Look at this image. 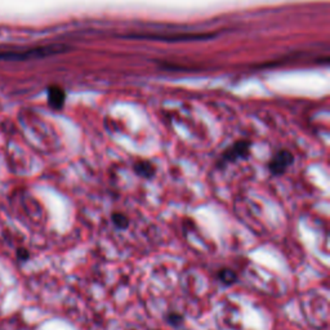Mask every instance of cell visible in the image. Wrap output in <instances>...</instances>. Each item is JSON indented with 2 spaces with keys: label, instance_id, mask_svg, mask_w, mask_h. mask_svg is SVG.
<instances>
[{
  "label": "cell",
  "instance_id": "8992f818",
  "mask_svg": "<svg viewBox=\"0 0 330 330\" xmlns=\"http://www.w3.org/2000/svg\"><path fill=\"white\" fill-rule=\"evenodd\" d=\"M111 220H112L113 226L119 228V230H127L131 222H129V218L124 213L120 212H115V213L111 214Z\"/></svg>",
  "mask_w": 330,
  "mask_h": 330
},
{
  "label": "cell",
  "instance_id": "6da1fadb",
  "mask_svg": "<svg viewBox=\"0 0 330 330\" xmlns=\"http://www.w3.org/2000/svg\"><path fill=\"white\" fill-rule=\"evenodd\" d=\"M61 48L55 45H44V47H35V48L24 49H4L0 51V59L7 61H25V59H34L47 57V55L59 53Z\"/></svg>",
  "mask_w": 330,
  "mask_h": 330
},
{
  "label": "cell",
  "instance_id": "7a4b0ae2",
  "mask_svg": "<svg viewBox=\"0 0 330 330\" xmlns=\"http://www.w3.org/2000/svg\"><path fill=\"white\" fill-rule=\"evenodd\" d=\"M294 162V156L289 150H280L276 152L268 163V170L274 175H281Z\"/></svg>",
  "mask_w": 330,
  "mask_h": 330
},
{
  "label": "cell",
  "instance_id": "277c9868",
  "mask_svg": "<svg viewBox=\"0 0 330 330\" xmlns=\"http://www.w3.org/2000/svg\"><path fill=\"white\" fill-rule=\"evenodd\" d=\"M133 170L138 177L150 179L155 175V165L148 160H139L134 163Z\"/></svg>",
  "mask_w": 330,
  "mask_h": 330
},
{
  "label": "cell",
  "instance_id": "ba28073f",
  "mask_svg": "<svg viewBox=\"0 0 330 330\" xmlns=\"http://www.w3.org/2000/svg\"><path fill=\"white\" fill-rule=\"evenodd\" d=\"M166 321H168L172 327H178L181 325L183 321V317L178 313H169L168 316H166Z\"/></svg>",
  "mask_w": 330,
  "mask_h": 330
},
{
  "label": "cell",
  "instance_id": "5b68a950",
  "mask_svg": "<svg viewBox=\"0 0 330 330\" xmlns=\"http://www.w3.org/2000/svg\"><path fill=\"white\" fill-rule=\"evenodd\" d=\"M49 98V105L55 109H61L63 106V102H65V92L61 89V88H51L48 93Z\"/></svg>",
  "mask_w": 330,
  "mask_h": 330
},
{
  "label": "cell",
  "instance_id": "3957f363",
  "mask_svg": "<svg viewBox=\"0 0 330 330\" xmlns=\"http://www.w3.org/2000/svg\"><path fill=\"white\" fill-rule=\"evenodd\" d=\"M249 152H250V142H235L220 156V164H228V163H235L236 160H240V159H247L249 156Z\"/></svg>",
  "mask_w": 330,
  "mask_h": 330
},
{
  "label": "cell",
  "instance_id": "52a82bcc",
  "mask_svg": "<svg viewBox=\"0 0 330 330\" xmlns=\"http://www.w3.org/2000/svg\"><path fill=\"white\" fill-rule=\"evenodd\" d=\"M218 277L223 284L226 285H232L235 281L237 280V276L232 270L230 268H222L220 272H218Z\"/></svg>",
  "mask_w": 330,
  "mask_h": 330
}]
</instances>
